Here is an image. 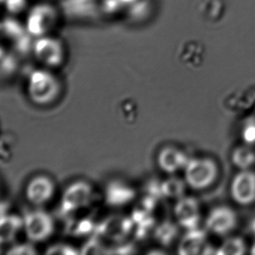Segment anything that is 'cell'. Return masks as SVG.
Masks as SVG:
<instances>
[{"label": "cell", "instance_id": "10", "mask_svg": "<svg viewBox=\"0 0 255 255\" xmlns=\"http://www.w3.org/2000/svg\"><path fill=\"white\" fill-rule=\"evenodd\" d=\"M34 52L40 62L51 67L59 66L64 59L62 45L55 38H40L34 45Z\"/></svg>", "mask_w": 255, "mask_h": 255}, {"label": "cell", "instance_id": "20", "mask_svg": "<svg viewBox=\"0 0 255 255\" xmlns=\"http://www.w3.org/2000/svg\"><path fill=\"white\" fill-rule=\"evenodd\" d=\"M96 227L97 225L93 222L92 219L84 218L82 220L77 221V222H73L70 226V233L77 237H81L95 233Z\"/></svg>", "mask_w": 255, "mask_h": 255}, {"label": "cell", "instance_id": "5", "mask_svg": "<svg viewBox=\"0 0 255 255\" xmlns=\"http://www.w3.org/2000/svg\"><path fill=\"white\" fill-rule=\"evenodd\" d=\"M133 230L134 224L131 217L114 215L97 224L94 234L112 242H121L128 238Z\"/></svg>", "mask_w": 255, "mask_h": 255}, {"label": "cell", "instance_id": "11", "mask_svg": "<svg viewBox=\"0 0 255 255\" xmlns=\"http://www.w3.org/2000/svg\"><path fill=\"white\" fill-rule=\"evenodd\" d=\"M136 195V190L131 185L121 180L111 181L105 190V200L112 207H125L131 203Z\"/></svg>", "mask_w": 255, "mask_h": 255}, {"label": "cell", "instance_id": "24", "mask_svg": "<svg viewBox=\"0 0 255 255\" xmlns=\"http://www.w3.org/2000/svg\"><path fill=\"white\" fill-rule=\"evenodd\" d=\"M6 254L12 255H35L36 251L34 248L30 244H19L12 247Z\"/></svg>", "mask_w": 255, "mask_h": 255}, {"label": "cell", "instance_id": "1", "mask_svg": "<svg viewBox=\"0 0 255 255\" xmlns=\"http://www.w3.org/2000/svg\"><path fill=\"white\" fill-rule=\"evenodd\" d=\"M60 89V84L55 76L45 70H37L29 78L28 95L36 105L52 103L59 96Z\"/></svg>", "mask_w": 255, "mask_h": 255}, {"label": "cell", "instance_id": "6", "mask_svg": "<svg viewBox=\"0 0 255 255\" xmlns=\"http://www.w3.org/2000/svg\"><path fill=\"white\" fill-rule=\"evenodd\" d=\"M174 215L179 226L186 230L199 228L200 221L199 201L193 197H181L174 207Z\"/></svg>", "mask_w": 255, "mask_h": 255}, {"label": "cell", "instance_id": "21", "mask_svg": "<svg viewBox=\"0 0 255 255\" xmlns=\"http://www.w3.org/2000/svg\"><path fill=\"white\" fill-rule=\"evenodd\" d=\"M100 236L96 235L90 239L88 242L83 246V249L81 253L82 254H101L105 253L102 243L100 242Z\"/></svg>", "mask_w": 255, "mask_h": 255}, {"label": "cell", "instance_id": "22", "mask_svg": "<svg viewBox=\"0 0 255 255\" xmlns=\"http://www.w3.org/2000/svg\"><path fill=\"white\" fill-rule=\"evenodd\" d=\"M242 137L247 145L255 144V121H248L242 128Z\"/></svg>", "mask_w": 255, "mask_h": 255}, {"label": "cell", "instance_id": "12", "mask_svg": "<svg viewBox=\"0 0 255 255\" xmlns=\"http://www.w3.org/2000/svg\"><path fill=\"white\" fill-rule=\"evenodd\" d=\"M55 10L51 6L40 5L31 10L28 18V29L35 35H44L54 25Z\"/></svg>", "mask_w": 255, "mask_h": 255}, {"label": "cell", "instance_id": "25", "mask_svg": "<svg viewBox=\"0 0 255 255\" xmlns=\"http://www.w3.org/2000/svg\"><path fill=\"white\" fill-rule=\"evenodd\" d=\"M250 230L252 232L253 235L255 236V218H254L252 221L250 222Z\"/></svg>", "mask_w": 255, "mask_h": 255}, {"label": "cell", "instance_id": "23", "mask_svg": "<svg viewBox=\"0 0 255 255\" xmlns=\"http://www.w3.org/2000/svg\"><path fill=\"white\" fill-rule=\"evenodd\" d=\"M47 255H77L79 252L73 247L66 244H58L48 248L46 250Z\"/></svg>", "mask_w": 255, "mask_h": 255}, {"label": "cell", "instance_id": "8", "mask_svg": "<svg viewBox=\"0 0 255 255\" xmlns=\"http://www.w3.org/2000/svg\"><path fill=\"white\" fill-rule=\"evenodd\" d=\"M237 217L228 207H218L211 211L206 220V227L214 235H228L235 229Z\"/></svg>", "mask_w": 255, "mask_h": 255}, {"label": "cell", "instance_id": "7", "mask_svg": "<svg viewBox=\"0 0 255 255\" xmlns=\"http://www.w3.org/2000/svg\"><path fill=\"white\" fill-rule=\"evenodd\" d=\"M231 194L235 202L249 205L255 200V173L242 170L235 176L231 184Z\"/></svg>", "mask_w": 255, "mask_h": 255}, {"label": "cell", "instance_id": "17", "mask_svg": "<svg viewBox=\"0 0 255 255\" xmlns=\"http://www.w3.org/2000/svg\"><path fill=\"white\" fill-rule=\"evenodd\" d=\"M232 161L242 170H249L255 163V152L249 145L239 146L232 153Z\"/></svg>", "mask_w": 255, "mask_h": 255}, {"label": "cell", "instance_id": "19", "mask_svg": "<svg viewBox=\"0 0 255 255\" xmlns=\"http://www.w3.org/2000/svg\"><path fill=\"white\" fill-rule=\"evenodd\" d=\"M244 242L240 238H230L225 241L220 248H218V255H242L245 253Z\"/></svg>", "mask_w": 255, "mask_h": 255}, {"label": "cell", "instance_id": "2", "mask_svg": "<svg viewBox=\"0 0 255 255\" xmlns=\"http://www.w3.org/2000/svg\"><path fill=\"white\" fill-rule=\"evenodd\" d=\"M217 173L216 164L207 158L189 159L184 168L185 181L193 189L207 188L214 182Z\"/></svg>", "mask_w": 255, "mask_h": 255}, {"label": "cell", "instance_id": "4", "mask_svg": "<svg viewBox=\"0 0 255 255\" xmlns=\"http://www.w3.org/2000/svg\"><path fill=\"white\" fill-rule=\"evenodd\" d=\"M24 231L31 242H41L48 240L55 230L52 216L44 210L29 211L23 217Z\"/></svg>", "mask_w": 255, "mask_h": 255}, {"label": "cell", "instance_id": "14", "mask_svg": "<svg viewBox=\"0 0 255 255\" xmlns=\"http://www.w3.org/2000/svg\"><path fill=\"white\" fill-rule=\"evenodd\" d=\"M207 234L201 228H193L186 230L178 247V253L182 255H193L200 254L205 248Z\"/></svg>", "mask_w": 255, "mask_h": 255}, {"label": "cell", "instance_id": "15", "mask_svg": "<svg viewBox=\"0 0 255 255\" xmlns=\"http://www.w3.org/2000/svg\"><path fill=\"white\" fill-rule=\"evenodd\" d=\"M21 229H24L23 218L13 214L1 215L0 241L2 244H8L13 242Z\"/></svg>", "mask_w": 255, "mask_h": 255}, {"label": "cell", "instance_id": "16", "mask_svg": "<svg viewBox=\"0 0 255 255\" xmlns=\"http://www.w3.org/2000/svg\"><path fill=\"white\" fill-rule=\"evenodd\" d=\"M179 234L178 227L172 221H163L161 224L157 226L153 235L156 240L163 246H170L175 241Z\"/></svg>", "mask_w": 255, "mask_h": 255}, {"label": "cell", "instance_id": "13", "mask_svg": "<svg viewBox=\"0 0 255 255\" xmlns=\"http://www.w3.org/2000/svg\"><path fill=\"white\" fill-rule=\"evenodd\" d=\"M189 158L180 149L173 146H166L158 154L157 163L159 168L166 173H175L184 170Z\"/></svg>", "mask_w": 255, "mask_h": 255}, {"label": "cell", "instance_id": "3", "mask_svg": "<svg viewBox=\"0 0 255 255\" xmlns=\"http://www.w3.org/2000/svg\"><path fill=\"white\" fill-rule=\"evenodd\" d=\"M93 187L89 183L78 180L66 187L60 202V214L70 216L89 206L93 199Z\"/></svg>", "mask_w": 255, "mask_h": 255}, {"label": "cell", "instance_id": "26", "mask_svg": "<svg viewBox=\"0 0 255 255\" xmlns=\"http://www.w3.org/2000/svg\"><path fill=\"white\" fill-rule=\"evenodd\" d=\"M251 254L252 255H255V242L253 244L252 249H251Z\"/></svg>", "mask_w": 255, "mask_h": 255}, {"label": "cell", "instance_id": "9", "mask_svg": "<svg viewBox=\"0 0 255 255\" xmlns=\"http://www.w3.org/2000/svg\"><path fill=\"white\" fill-rule=\"evenodd\" d=\"M55 192V185L48 176L38 175L29 181L25 196L35 206H42L51 200Z\"/></svg>", "mask_w": 255, "mask_h": 255}, {"label": "cell", "instance_id": "18", "mask_svg": "<svg viewBox=\"0 0 255 255\" xmlns=\"http://www.w3.org/2000/svg\"><path fill=\"white\" fill-rule=\"evenodd\" d=\"M186 181L179 178H169L161 182L162 196L167 199L179 200L184 196L186 191Z\"/></svg>", "mask_w": 255, "mask_h": 255}]
</instances>
